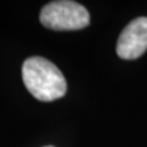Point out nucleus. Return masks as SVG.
Instances as JSON below:
<instances>
[{
	"label": "nucleus",
	"mask_w": 147,
	"mask_h": 147,
	"mask_svg": "<svg viewBox=\"0 0 147 147\" xmlns=\"http://www.w3.org/2000/svg\"><path fill=\"white\" fill-rule=\"evenodd\" d=\"M39 21L54 31H74L88 26L90 13L85 6L70 0L52 1L40 11Z\"/></svg>",
	"instance_id": "f03ea898"
},
{
	"label": "nucleus",
	"mask_w": 147,
	"mask_h": 147,
	"mask_svg": "<svg viewBox=\"0 0 147 147\" xmlns=\"http://www.w3.org/2000/svg\"><path fill=\"white\" fill-rule=\"evenodd\" d=\"M147 50V17L132 20L119 36L117 54L125 60L140 58Z\"/></svg>",
	"instance_id": "7ed1b4c3"
},
{
	"label": "nucleus",
	"mask_w": 147,
	"mask_h": 147,
	"mask_svg": "<svg viewBox=\"0 0 147 147\" xmlns=\"http://www.w3.org/2000/svg\"><path fill=\"white\" fill-rule=\"evenodd\" d=\"M22 80L34 98L52 102L66 93V80L58 66L42 57H31L22 65Z\"/></svg>",
	"instance_id": "f257e3e1"
},
{
	"label": "nucleus",
	"mask_w": 147,
	"mask_h": 147,
	"mask_svg": "<svg viewBox=\"0 0 147 147\" xmlns=\"http://www.w3.org/2000/svg\"><path fill=\"white\" fill-rule=\"evenodd\" d=\"M45 147H53V146H45Z\"/></svg>",
	"instance_id": "20e7f679"
}]
</instances>
